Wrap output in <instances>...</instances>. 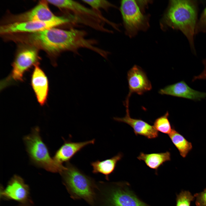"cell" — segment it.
<instances>
[{"label": "cell", "instance_id": "10", "mask_svg": "<svg viewBox=\"0 0 206 206\" xmlns=\"http://www.w3.org/2000/svg\"><path fill=\"white\" fill-rule=\"evenodd\" d=\"M1 197L7 199L15 200L22 204L28 203L29 189L28 186L19 176L15 175L7 187L1 191Z\"/></svg>", "mask_w": 206, "mask_h": 206}, {"label": "cell", "instance_id": "22", "mask_svg": "<svg viewBox=\"0 0 206 206\" xmlns=\"http://www.w3.org/2000/svg\"><path fill=\"white\" fill-rule=\"evenodd\" d=\"M200 33H206V7L197 21L195 29V34Z\"/></svg>", "mask_w": 206, "mask_h": 206}, {"label": "cell", "instance_id": "13", "mask_svg": "<svg viewBox=\"0 0 206 206\" xmlns=\"http://www.w3.org/2000/svg\"><path fill=\"white\" fill-rule=\"evenodd\" d=\"M159 93L193 100H199L206 98V93L195 90L183 80L169 85L161 89Z\"/></svg>", "mask_w": 206, "mask_h": 206}, {"label": "cell", "instance_id": "17", "mask_svg": "<svg viewBox=\"0 0 206 206\" xmlns=\"http://www.w3.org/2000/svg\"><path fill=\"white\" fill-rule=\"evenodd\" d=\"M171 156L170 152L169 151L150 154L141 152L137 158L140 161H144L150 168L157 170L165 163L170 161Z\"/></svg>", "mask_w": 206, "mask_h": 206}, {"label": "cell", "instance_id": "5", "mask_svg": "<svg viewBox=\"0 0 206 206\" xmlns=\"http://www.w3.org/2000/svg\"><path fill=\"white\" fill-rule=\"evenodd\" d=\"M51 3L60 8L71 11L73 14L71 17L74 20L90 26L101 31L111 32L103 26L105 22L112 27L115 24L111 22L104 17L100 12L88 8L80 3L70 0H47Z\"/></svg>", "mask_w": 206, "mask_h": 206}, {"label": "cell", "instance_id": "14", "mask_svg": "<svg viewBox=\"0 0 206 206\" xmlns=\"http://www.w3.org/2000/svg\"><path fill=\"white\" fill-rule=\"evenodd\" d=\"M31 84L38 102L41 106L44 105L48 94L49 82L45 74L38 64L35 66L32 72Z\"/></svg>", "mask_w": 206, "mask_h": 206}, {"label": "cell", "instance_id": "25", "mask_svg": "<svg viewBox=\"0 0 206 206\" xmlns=\"http://www.w3.org/2000/svg\"><path fill=\"white\" fill-rule=\"evenodd\" d=\"M19 206H31L28 203L22 204Z\"/></svg>", "mask_w": 206, "mask_h": 206}, {"label": "cell", "instance_id": "20", "mask_svg": "<svg viewBox=\"0 0 206 206\" xmlns=\"http://www.w3.org/2000/svg\"><path fill=\"white\" fill-rule=\"evenodd\" d=\"M84 3L90 7L93 10L99 12L100 9L107 10L110 7H115V6L107 1L104 0H82Z\"/></svg>", "mask_w": 206, "mask_h": 206}, {"label": "cell", "instance_id": "16", "mask_svg": "<svg viewBox=\"0 0 206 206\" xmlns=\"http://www.w3.org/2000/svg\"><path fill=\"white\" fill-rule=\"evenodd\" d=\"M123 154L119 153L109 159L100 161L97 160L92 162V172L94 174L101 173L104 175L106 179H109V175L114 171L117 163L123 157Z\"/></svg>", "mask_w": 206, "mask_h": 206}, {"label": "cell", "instance_id": "11", "mask_svg": "<svg viewBox=\"0 0 206 206\" xmlns=\"http://www.w3.org/2000/svg\"><path fill=\"white\" fill-rule=\"evenodd\" d=\"M47 1H41L29 11L14 16L13 22L29 21L47 22L58 19L50 10Z\"/></svg>", "mask_w": 206, "mask_h": 206}, {"label": "cell", "instance_id": "4", "mask_svg": "<svg viewBox=\"0 0 206 206\" xmlns=\"http://www.w3.org/2000/svg\"><path fill=\"white\" fill-rule=\"evenodd\" d=\"M31 162L36 166L49 172L60 173L64 168L58 165L50 156L48 148L42 140L39 128H33L31 132L23 138Z\"/></svg>", "mask_w": 206, "mask_h": 206}, {"label": "cell", "instance_id": "23", "mask_svg": "<svg viewBox=\"0 0 206 206\" xmlns=\"http://www.w3.org/2000/svg\"><path fill=\"white\" fill-rule=\"evenodd\" d=\"M196 206H206V188L203 191L194 195Z\"/></svg>", "mask_w": 206, "mask_h": 206}, {"label": "cell", "instance_id": "3", "mask_svg": "<svg viewBox=\"0 0 206 206\" xmlns=\"http://www.w3.org/2000/svg\"><path fill=\"white\" fill-rule=\"evenodd\" d=\"M63 183L71 198L82 199L93 206L97 183L69 162L60 173Z\"/></svg>", "mask_w": 206, "mask_h": 206}, {"label": "cell", "instance_id": "15", "mask_svg": "<svg viewBox=\"0 0 206 206\" xmlns=\"http://www.w3.org/2000/svg\"><path fill=\"white\" fill-rule=\"evenodd\" d=\"M62 145L56 151L53 159L60 166L63 167V163L69 162V161L78 152L87 145L94 144L95 140L84 142H75L70 140L64 139Z\"/></svg>", "mask_w": 206, "mask_h": 206}, {"label": "cell", "instance_id": "18", "mask_svg": "<svg viewBox=\"0 0 206 206\" xmlns=\"http://www.w3.org/2000/svg\"><path fill=\"white\" fill-rule=\"evenodd\" d=\"M169 136L181 156L183 158H185L193 148L191 143L176 130L173 126H172V131Z\"/></svg>", "mask_w": 206, "mask_h": 206}, {"label": "cell", "instance_id": "21", "mask_svg": "<svg viewBox=\"0 0 206 206\" xmlns=\"http://www.w3.org/2000/svg\"><path fill=\"white\" fill-rule=\"evenodd\" d=\"M195 197L188 191H182L177 196L176 206H190Z\"/></svg>", "mask_w": 206, "mask_h": 206}, {"label": "cell", "instance_id": "7", "mask_svg": "<svg viewBox=\"0 0 206 206\" xmlns=\"http://www.w3.org/2000/svg\"><path fill=\"white\" fill-rule=\"evenodd\" d=\"M120 11L126 34L130 37L140 31H145L149 27V16L143 13L136 1H121Z\"/></svg>", "mask_w": 206, "mask_h": 206}, {"label": "cell", "instance_id": "19", "mask_svg": "<svg viewBox=\"0 0 206 206\" xmlns=\"http://www.w3.org/2000/svg\"><path fill=\"white\" fill-rule=\"evenodd\" d=\"M169 112L167 111L154 120L153 126L157 131L168 135L171 132L172 127L169 119Z\"/></svg>", "mask_w": 206, "mask_h": 206}, {"label": "cell", "instance_id": "1", "mask_svg": "<svg viewBox=\"0 0 206 206\" xmlns=\"http://www.w3.org/2000/svg\"><path fill=\"white\" fill-rule=\"evenodd\" d=\"M55 27L30 33L27 39L32 44L53 54L65 51L76 52L80 48L88 47L89 41L84 31Z\"/></svg>", "mask_w": 206, "mask_h": 206}, {"label": "cell", "instance_id": "12", "mask_svg": "<svg viewBox=\"0 0 206 206\" xmlns=\"http://www.w3.org/2000/svg\"><path fill=\"white\" fill-rule=\"evenodd\" d=\"M129 104H124L126 108V114L122 118L114 117L115 121L123 122L129 125L133 129L136 135L143 136L148 139L155 138L158 136L159 133L153 126L140 119L131 118L130 115Z\"/></svg>", "mask_w": 206, "mask_h": 206}, {"label": "cell", "instance_id": "8", "mask_svg": "<svg viewBox=\"0 0 206 206\" xmlns=\"http://www.w3.org/2000/svg\"><path fill=\"white\" fill-rule=\"evenodd\" d=\"M67 18L60 17L58 19L47 22L29 21L15 22L1 26L0 33L7 34L18 33H34L55 27L70 21Z\"/></svg>", "mask_w": 206, "mask_h": 206}, {"label": "cell", "instance_id": "9", "mask_svg": "<svg viewBox=\"0 0 206 206\" xmlns=\"http://www.w3.org/2000/svg\"><path fill=\"white\" fill-rule=\"evenodd\" d=\"M127 77L129 88L127 97L130 98L134 93L142 95L152 89L151 83L146 73L137 65H134L128 71Z\"/></svg>", "mask_w": 206, "mask_h": 206}, {"label": "cell", "instance_id": "2", "mask_svg": "<svg viewBox=\"0 0 206 206\" xmlns=\"http://www.w3.org/2000/svg\"><path fill=\"white\" fill-rule=\"evenodd\" d=\"M198 5L195 0H170L160 22L161 28L180 31L187 39L192 52L196 53L194 37L197 21Z\"/></svg>", "mask_w": 206, "mask_h": 206}, {"label": "cell", "instance_id": "6", "mask_svg": "<svg viewBox=\"0 0 206 206\" xmlns=\"http://www.w3.org/2000/svg\"><path fill=\"white\" fill-rule=\"evenodd\" d=\"M38 59L37 50L34 47L27 48L21 50L17 54L12 63L11 72L1 81L0 90L16 83L23 81L25 74L33 66L38 64Z\"/></svg>", "mask_w": 206, "mask_h": 206}, {"label": "cell", "instance_id": "24", "mask_svg": "<svg viewBox=\"0 0 206 206\" xmlns=\"http://www.w3.org/2000/svg\"><path fill=\"white\" fill-rule=\"evenodd\" d=\"M204 68L203 71L198 75V78L199 80H206V58L203 61Z\"/></svg>", "mask_w": 206, "mask_h": 206}]
</instances>
